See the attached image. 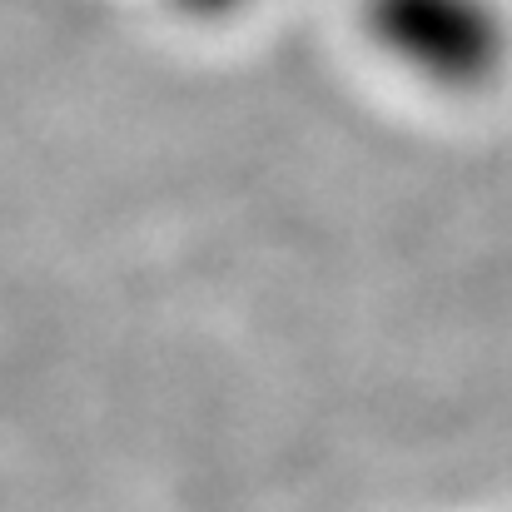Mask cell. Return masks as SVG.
I'll return each instance as SVG.
<instances>
[{
	"label": "cell",
	"mask_w": 512,
	"mask_h": 512,
	"mask_svg": "<svg viewBox=\"0 0 512 512\" xmlns=\"http://www.w3.org/2000/svg\"><path fill=\"white\" fill-rule=\"evenodd\" d=\"M363 30L403 80L433 95H478L512 65L503 0H363Z\"/></svg>",
	"instance_id": "6da1fadb"
}]
</instances>
